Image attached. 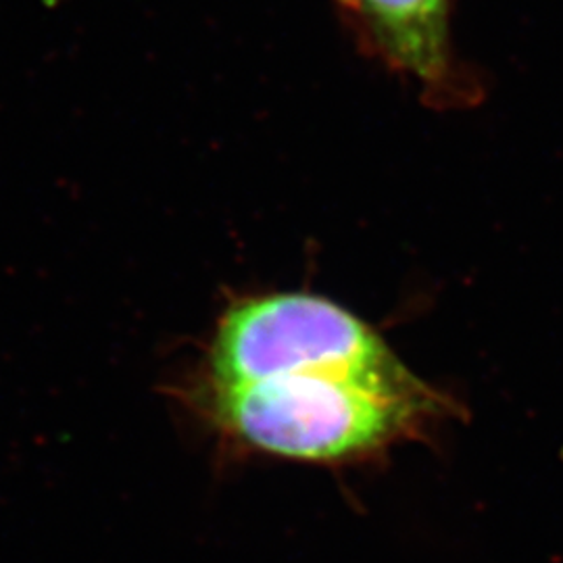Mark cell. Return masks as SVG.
Returning <instances> with one entry per match:
<instances>
[{
	"instance_id": "6da1fadb",
	"label": "cell",
	"mask_w": 563,
	"mask_h": 563,
	"mask_svg": "<svg viewBox=\"0 0 563 563\" xmlns=\"http://www.w3.org/2000/svg\"><path fill=\"white\" fill-rule=\"evenodd\" d=\"M202 418L223 443L282 462L355 463L416 437L446 402L422 380L376 383L299 369L257 383L202 388Z\"/></svg>"
},
{
	"instance_id": "7a4b0ae2",
	"label": "cell",
	"mask_w": 563,
	"mask_h": 563,
	"mask_svg": "<svg viewBox=\"0 0 563 563\" xmlns=\"http://www.w3.org/2000/svg\"><path fill=\"white\" fill-rule=\"evenodd\" d=\"M299 369H332L386 384L416 378L353 313L311 295L241 302L218 325L202 388L257 383Z\"/></svg>"
},
{
	"instance_id": "277c9868",
	"label": "cell",
	"mask_w": 563,
	"mask_h": 563,
	"mask_svg": "<svg viewBox=\"0 0 563 563\" xmlns=\"http://www.w3.org/2000/svg\"><path fill=\"white\" fill-rule=\"evenodd\" d=\"M346 2H349V0H346Z\"/></svg>"
},
{
	"instance_id": "3957f363",
	"label": "cell",
	"mask_w": 563,
	"mask_h": 563,
	"mask_svg": "<svg viewBox=\"0 0 563 563\" xmlns=\"http://www.w3.org/2000/svg\"><path fill=\"white\" fill-rule=\"evenodd\" d=\"M384 55L430 92L451 84L449 0H349Z\"/></svg>"
}]
</instances>
